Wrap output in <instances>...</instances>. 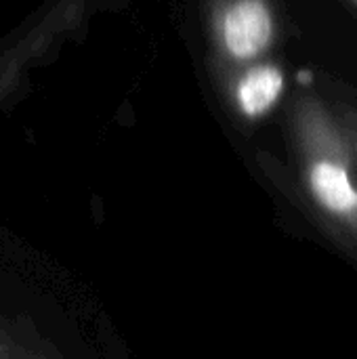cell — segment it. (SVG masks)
Wrapping results in <instances>:
<instances>
[{
    "label": "cell",
    "instance_id": "cell-1",
    "mask_svg": "<svg viewBox=\"0 0 357 359\" xmlns=\"http://www.w3.org/2000/svg\"><path fill=\"white\" fill-rule=\"evenodd\" d=\"M301 189L316 221L357 257V156L335 111L316 90H301L288 116Z\"/></svg>",
    "mask_w": 357,
    "mask_h": 359
},
{
    "label": "cell",
    "instance_id": "cell-2",
    "mask_svg": "<svg viewBox=\"0 0 357 359\" xmlns=\"http://www.w3.org/2000/svg\"><path fill=\"white\" fill-rule=\"evenodd\" d=\"M208 25L227 67L269 57L284 32L278 0H208Z\"/></svg>",
    "mask_w": 357,
    "mask_h": 359
},
{
    "label": "cell",
    "instance_id": "cell-3",
    "mask_svg": "<svg viewBox=\"0 0 357 359\" xmlns=\"http://www.w3.org/2000/svg\"><path fill=\"white\" fill-rule=\"evenodd\" d=\"M229 99L240 118L248 122L269 116L286 93V69L282 63L263 57L229 67Z\"/></svg>",
    "mask_w": 357,
    "mask_h": 359
},
{
    "label": "cell",
    "instance_id": "cell-4",
    "mask_svg": "<svg viewBox=\"0 0 357 359\" xmlns=\"http://www.w3.org/2000/svg\"><path fill=\"white\" fill-rule=\"evenodd\" d=\"M337 111H339V118L351 139V145H353V151L357 156V109L351 105H339Z\"/></svg>",
    "mask_w": 357,
    "mask_h": 359
},
{
    "label": "cell",
    "instance_id": "cell-5",
    "mask_svg": "<svg viewBox=\"0 0 357 359\" xmlns=\"http://www.w3.org/2000/svg\"><path fill=\"white\" fill-rule=\"evenodd\" d=\"M0 359H36L32 355H27L25 351L17 349V347H11L8 343L0 341Z\"/></svg>",
    "mask_w": 357,
    "mask_h": 359
},
{
    "label": "cell",
    "instance_id": "cell-6",
    "mask_svg": "<svg viewBox=\"0 0 357 359\" xmlns=\"http://www.w3.org/2000/svg\"><path fill=\"white\" fill-rule=\"evenodd\" d=\"M347 2H349L351 6H356V8H357V0H347Z\"/></svg>",
    "mask_w": 357,
    "mask_h": 359
}]
</instances>
